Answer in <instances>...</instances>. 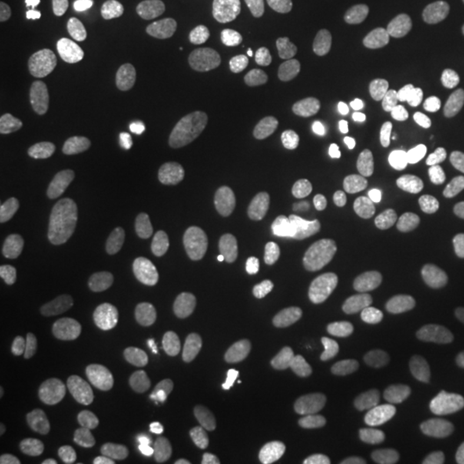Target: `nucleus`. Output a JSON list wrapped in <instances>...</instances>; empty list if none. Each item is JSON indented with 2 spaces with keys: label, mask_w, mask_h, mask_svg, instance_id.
<instances>
[{
  "label": "nucleus",
  "mask_w": 464,
  "mask_h": 464,
  "mask_svg": "<svg viewBox=\"0 0 464 464\" xmlns=\"http://www.w3.org/2000/svg\"><path fill=\"white\" fill-rule=\"evenodd\" d=\"M170 197V173L158 152L127 148L103 158L85 181V209L106 232H132Z\"/></svg>",
  "instance_id": "nucleus-1"
},
{
  "label": "nucleus",
  "mask_w": 464,
  "mask_h": 464,
  "mask_svg": "<svg viewBox=\"0 0 464 464\" xmlns=\"http://www.w3.org/2000/svg\"><path fill=\"white\" fill-rule=\"evenodd\" d=\"M91 310L103 335L114 343H132L148 320V282L142 261L124 243H106L91 264Z\"/></svg>",
  "instance_id": "nucleus-2"
},
{
  "label": "nucleus",
  "mask_w": 464,
  "mask_h": 464,
  "mask_svg": "<svg viewBox=\"0 0 464 464\" xmlns=\"http://www.w3.org/2000/svg\"><path fill=\"white\" fill-rule=\"evenodd\" d=\"M170 148L183 176L209 191L246 181L253 166L248 148L215 119L201 114H183L173 124Z\"/></svg>",
  "instance_id": "nucleus-3"
},
{
  "label": "nucleus",
  "mask_w": 464,
  "mask_h": 464,
  "mask_svg": "<svg viewBox=\"0 0 464 464\" xmlns=\"http://www.w3.org/2000/svg\"><path fill=\"white\" fill-rule=\"evenodd\" d=\"M348 258L366 274L398 264L408 243V212L398 194L372 191L348 219Z\"/></svg>",
  "instance_id": "nucleus-4"
},
{
  "label": "nucleus",
  "mask_w": 464,
  "mask_h": 464,
  "mask_svg": "<svg viewBox=\"0 0 464 464\" xmlns=\"http://www.w3.org/2000/svg\"><path fill=\"white\" fill-rule=\"evenodd\" d=\"M268 418L256 411L222 408L204 415L188 439V457L197 464H225L250 457L271 439Z\"/></svg>",
  "instance_id": "nucleus-5"
},
{
  "label": "nucleus",
  "mask_w": 464,
  "mask_h": 464,
  "mask_svg": "<svg viewBox=\"0 0 464 464\" xmlns=\"http://www.w3.org/2000/svg\"><path fill=\"white\" fill-rule=\"evenodd\" d=\"M67 380V366L32 341H16L0 353V398L3 402L50 395Z\"/></svg>",
  "instance_id": "nucleus-6"
},
{
  "label": "nucleus",
  "mask_w": 464,
  "mask_h": 464,
  "mask_svg": "<svg viewBox=\"0 0 464 464\" xmlns=\"http://www.w3.org/2000/svg\"><path fill=\"white\" fill-rule=\"evenodd\" d=\"M372 36V21L348 0H325L315 5L302 26L307 52L317 60H328L364 47Z\"/></svg>",
  "instance_id": "nucleus-7"
},
{
  "label": "nucleus",
  "mask_w": 464,
  "mask_h": 464,
  "mask_svg": "<svg viewBox=\"0 0 464 464\" xmlns=\"http://www.w3.org/2000/svg\"><path fill=\"white\" fill-rule=\"evenodd\" d=\"M201 88L209 106L232 124H248L261 111L250 72L227 52H215L201 67Z\"/></svg>",
  "instance_id": "nucleus-8"
},
{
  "label": "nucleus",
  "mask_w": 464,
  "mask_h": 464,
  "mask_svg": "<svg viewBox=\"0 0 464 464\" xmlns=\"http://www.w3.org/2000/svg\"><path fill=\"white\" fill-rule=\"evenodd\" d=\"M415 47L433 60L464 54V0H436L418 8L408 24Z\"/></svg>",
  "instance_id": "nucleus-9"
},
{
  "label": "nucleus",
  "mask_w": 464,
  "mask_h": 464,
  "mask_svg": "<svg viewBox=\"0 0 464 464\" xmlns=\"http://www.w3.org/2000/svg\"><path fill=\"white\" fill-rule=\"evenodd\" d=\"M166 436L152 426H121L96 436L83 451L85 464H158Z\"/></svg>",
  "instance_id": "nucleus-10"
},
{
  "label": "nucleus",
  "mask_w": 464,
  "mask_h": 464,
  "mask_svg": "<svg viewBox=\"0 0 464 464\" xmlns=\"http://www.w3.org/2000/svg\"><path fill=\"white\" fill-rule=\"evenodd\" d=\"M204 0H158V29L168 47H188L204 26Z\"/></svg>",
  "instance_id": "nucleus-11"
},
{
  "label": "nucleus",
  "mask_w": 464,
  "mask_h": 464,
  "mask_svg": "<svg viewBox=\"0 0 464 464\" xmlns=\"http://www.w3.org/2000/svg\"><path fill=\"white\" fill-rule=\"evenodd\" d=\"M279 0H227L219 11V24L227 34H253L279 16Z\"/></svg>",
  "instance_id": "nucleus-12"
},
{
  "label": "nucleus",
  "mask_w": 464,
  "mask_h": 464,
  "mask_svg": "<svg viewBox=\"0 0 464 464\" xmlns=\"http://www.w3.org/2000/svg\"><path fill=\"white\" fill-rule=\"evenodd\" d=\"M359 431L372 447L387 449L398 439V418L387 400L364 398L359 402Z\"/></svg>",
  "instance_id": "nucleus-13"
},
{
  "label": "nucleus",
  "mask_w": 464,
  "mask_h": 464,
  "mask_svg": "<svg viewBox=\"0 0 464 464\" xmlns=\"http://www.w3.org/2000/svg\"><path fill=\"white\" fill-rule=\"evenodd\" d=\"M32 44L34 34L29 18L11 5H3L0 8V63L3 65L21 63L32 52Z\"/></svg>",
  "instance_id": "nucleus-14"
},
{
  "label": "nucleus",
  "mask_w": 464,
  "mask_h": 464,
  "mask_svg": "<svg viewBox=\"0 0 464 464\" xmlns=\"http://www.w3.org/2000/svg\"><path fill=\"white\" fill-rule=\"evenodd\" d=\"M387 384H390V392L395 398L408 400L413 405L426 402L436 390V380H433L431 369L426 364H405L392 369Z\"/></svg>",
  "instance_id": "nucleus-15"
},
{
  "label": "nucleus",
  "mask_w": 464,
  "mask_h": 464,
  "mask_svg": "<svg viewBox=\"0 0 464 464\" xmlns=\"http://www.w3.org/2000/svg\"><path fill=\"white\" fill-rule=\"evenodd\" d=\"M124 47L121 36L111 32H103V29H88V32L81 34L78 39V52L83 57H99V60H106V57H116Z\"/></svg>",
  "instance_id": "nucleus-16"
},
{
  "label": "nucleus",
  "mask_w": 464,
  "mask_h": 464,
  "mask_svg": "<svg viewBox=\"0 0 464 464\" xmlns=\"http://www.w3.org/2000/svg\"><path fill=\"white\" fill-rule=\"evenodd\" d=\"M121 0H75V8H78V18L81 21H96V24H106L109 18L114 16L119 11Z\"/></svg>",
  "instance_id": "nucleus-17"
},
{
  "label": "nucleus",
  "mask_w": 464,
  "mask_h": 464,
  "mask_svg": "<svg viewBox=\"0 0 464 464\" xmlns=\"http://www.w3.org/2000/svg\"><path fill=\"white\" fill-rule=\"evenodd\" d=\"M439 96L444 103L464 111V65L457 67L454 72H449L447 78L439 83Z\"/></svg>",
  "instance_id": "nucleus-18"
}]
</instances>
